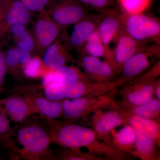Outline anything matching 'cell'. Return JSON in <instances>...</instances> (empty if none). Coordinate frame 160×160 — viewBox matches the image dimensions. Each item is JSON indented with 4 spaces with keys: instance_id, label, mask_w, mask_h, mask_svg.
Listing matches in <instances>:
<instances>
[{
    "instance_id": "9c48e42d",
    "label": "cell",
    "mask_w": 160,
    "mask_h": 160,
    "mask_svg": "<svg viewBox=\"0 0 160 160\" xmlns=\"http://www.w3.org/2000/svg\"><path fill=\"white\" fill-rule=\"evenodd\" d=\"M90 124L99 135L108 141H112L108 135L109 132L119 126L127 125L124 115L112 105L109 110H99L92 114Z\"/></svg>"
},
{
    "instance_id": "52a82bcc",
    "label": "cell",
    "mask_w": 160,
    "mask_h": 160,
    "mask_svg": "<svg viewBox=\"0 0 160 160\" xmlns=\"http://www.w3.org/2000/svg\"><path fill=\"white\" fill-rule=\"evenodd\" d=\"M160 44L154 43L133 55L123 64L119 77L116 80L119 87L147 71L160 57Z\"/></svg>"
},
{
    "instance_id": "ba28073f",
    "label": "cell",
    "mask_w": 160,
    "mask_h": 160,
    "mask_svg": "<svg viewBox=\"0 0 160 160\" xmlns=\"http://www.w3.org/2000/svg\"><path fill=\"white\" fill-rule=\"evenodd\" d=\"M114 41V48L110 49L104 59L118 75L125 62L133 55L145 50L149 46L148 44L139 42L132 37L124 30L123 27Z\"/></svg>"
},
{
    "instance_id": "4dcf8cb0",
    "label": "cell",
    "mask_w": 160,
    "mask_h": 160,
    "mask_svg": "<svg viewBox=\"0 0 160 160\" xmlns=\"http://www.w3.org/2000/svg\"><path fill=\"white\" fill-rule=\"evenodd\" d=\"M6 66L5 61V56L2 52H0V87L2 84L6 75Z\"/></svg>"
},
{
    "instance_id": "d6986e66",
    "label": "cell",
    "mask_w": 160,
    "mask_h": 160,
    "mask_svg": "<svg viewBox=\"0 0 160 160\" xmlns=\"http://www.w3.org/2000/svg\"><path fill=\"white\" fill-rule=\"evenodd\" d=\"M125 126L119 131L113 134L112 142L118 149L129 153L134 146L136 131L128 124Z\"/></svg>"
},
{
    "instance_id": "e0dca14e",
    "label": "cell",
    "mask_w": 160,
    "mask_h": 160,
    "mask_svg": "<svg viewBox=\"0 0 160 160\" xmlns=\"http://www.w3.org/2000/svg\"><path fill=\"white\" fill-rule=\"evenodd\" d=\"M31 101L33 112H39L50 120L62 117L63 114L62 101L51 100L43 97H37Z\"/></svg>"
},
{
    "instance_id": "4316f807",
    "label": "cell",
    "mask_w": 160,
    "mask_h": 160,
    "mask_svg": "<svg viewBox=\"0 0 160 160\" xmlns=\"http://www.w3.org/2000/svg\"><path fill=\"white\" fill-rule=\"evenodd\" d=\"M42 61L38 57L31 58L28 63L24 65L23 72L27 77L36 78L42 73Z\"/></svg>"
},
{
    "instance_id": "277c9868",
    "label": "cell",
    "mask_w": 160,
    "mask_h": 160,
    "mask_svg": "<svg viewBox=\"0 0 160 160\" xmlns=\"http://www.w3.org/2000/svg\"><path fill=\"white\" fill-rule=\"evenodd\" d=\"M160 75L159 60L151 68L120 87V102L125 106H139L149 102L154 97L155 83Z\"/></svg>"
},
{
    "instance_id": "5b68a950",
    "label": "cell",
    "mask_w": 160,
    "mask_h": 160,
    "mask_svg": "<svg viewBox=\"0 0 160 160\" xmlns=\"http://www.w3.org/2000/svg\"><path fill=\"white\" fill-rule=\"evenodd\" d=\"M123 28L129 35L142 42H160V22L158 18L144 12L128 14L121 12Z\"/></svg>"
},
{
    "instance_id": "d4e9b609",
    "label": "cell",
    "mask_w": 160,
    "mask_h": 160,
    "mask_svg": "<svg viewBox=\"0 0 160 160\" xmlns=\"http://www.w3.org/2000/svg\"><path fill=\"white\" fill-rule=\"evenodd\" d=\"M152 0H118L121 11L128 14L142 13L148 9Z\"/></svg>"
},
{
    "instance_id": "f1b7e54d",
    "label": "cell",
    "mask_w": 160,
    "mask_h": 160,
    "mask_svg": "<svg viewBox=\"0 0 160 160\" xmlns=\"http://www.w3.org/2000/svg\"><path fill=\"white\" fill-rule=\"evenodd\" d=\"M29 11H42L49 0H19Z\"/></svg>"
},
{
    "instance_id": "5bb4252c",
    "label": "cell",
    "mask_w": 160,
    "mask_h": 160,
    "mask_svg": "<svg viewBox=\"0 0 160 160\" xmlns=\"http://www.w3.org/2000/svg\"><path fill=\"white\" fill-rule=\"evenodd\" d=\"M102 14L101 12L96 15L90 14L75 24L69 37L72 46L82 48L88 38L96 30Z\"/></svg>"
},
{
    "instance_id": "3957f363",
    "label": "cell",
    "mask_w": 160,
    "mask_h": 160,
    "mask_svg": "<svg viewBox=\"0 0 160 160\" xmlns=\"http://www.w3.org/2000/svg\"><path fill=\"white\" fill-rule=\"evenodd\" d=\"M118 87L116 80L106 83H95L91 81L72 82H58L44 87L45 97L54 101L75 98L104 94Z\"/></svg>"
},
{
    "instance_id": "2e32d148",
    "label": "cell",
    "mask_w": 160,
    "mask_h": 160,
    "mask_svg": "<svg viewBox=\"0 0 160 160\" xmlns=\"http://www.w3.org/2000/svg\"><path fill=\"white\" fill-rule=\"evenodd\" d=\"M158 147L151 138L136 132L134 146L129 153L142 160H159Z\"/></svg>"
},
{
    "instance_id": "7c38bea8",
    "label": "cell",
    "mask_w": 160,
    "mask_h": 160,
    "mask_svg": "<svg viewBox=\"0 0 160 160\" xmlns=\"http://www.w3.org/2000/svg\"><path fill=\"white\" fill-rule=\"evenodd\" d=\"M52 13L55 23L60 26L75 24L89 15L88 10L76 0H63Z\"/></svg>"
},
{
    "instance_id": "603a6c76",
    "label": "cell",
    "mask_w": 160,
    "mask_h": 160,
    "mask_svg": "<svg viewBox=\"0 0 160 160\" xmlns=\"http://www.w3.org/2000/svg\"><path fill=\"white\" fill-rule=\"evenodd\" d=\"M30 19L29 11L19 0L12 3L6 15V22L10 26L25 25Z\"/></svg>"
},
{
    "instance_id": "484cf974",
    "label": "cell",
    "mask_w": 160,
    "mask_h": 160,
    "mask_svg": "<svg viewBox=\"0 0 160 160\" xmlns=\"http://www.w3.org/2000/svg\"><path fill=\"white\" fill-rule=\"evenodd\" d=\"M80 4L97 10L101 13L105 12L108 9L114 8V0H76Z\"/></svg>"
},
{
    "instance_id": "9a60e30c",
    "label": "cell",
    "mask_w": 160,
    "mask_h": 160,
    "mask_svg": "<svg viewBox=\"0 0 160 160\" xmlns=\"http://www.w3.org/2000/svg\"><path fill=\"white\" fill-rule=\"evenodd\" d=\"M3 103L5 111L16 123L23 122L33 113L32 103L28 98L11 97L5 100Z\"/></svg>"
},
{
    "instance_id": "d6a6232c",
    "label": "cell",
    "mask_w": 160,
    "mask_h": 160,
    "mask_svg": "<svg viewBox=\"0 0 160 160\" xmlns=\"http://www.w3.org/2000/svg\"><path fill=\"white\" fill-rule=\"evenodd\" d=\"M154 95L160 101V80L157 79L156 81L154 86Z\"/></svg>"
},
{
    "instance_id": "44dd1931",
    "label": "cell",
    "mask_w": 160,
    "mask_h": 160,
    "mask_svg": "<svg viewBox=\"0 0 160 160\" xmlns=\"http://www.w3.org/2000/svg\"><path fill=\"white\" fill-rule=\"evenodd\" d=\"M120 104L126 109L136 115L152 120L160 119V101L153 98L149 102L139 106H127Z\"/></svg>"
},
{
    "instance_id": "30bf717a",
    "label": "cell",
    "mask_w": 160,
    "mask_h": 160,
    "mask_svg": "<svg viewBox=\"0 0 160 160\" xmlns=\"http://www.w3.org/2000/svg\"><path fill=\"white\" fill-rule=\"evenodd\" d=\"M112 105L122 112L128 125L136 131L150 138L160 146V119H149L135 114L124 108L119 102L115 101Z\"/></svg>"
},
{
    "instance_id": "1f68e13d",
    "label": "cell",
    "mask_w": 160,
    "mask_h": 160,
    "mask_svg": "<svg viewBox=\"0 0 160 160\" xmlns=\"http://www.w3.org/2000/svg\"><path fill=\"white\" fill-rule=\"evenodd\" d=\"M11 30L12 34L17 38L18 37L26 31V28L24 25H14L12 26Z\"/></svg>"
},
{
    "instance_id": "ac0fdd59",
    "label": "cell",
    "mask_w": 160,
    "mask_h": 160,
    "mask_svg": "<svg viewBox=\"0 0 160 160\" xmlns=\"http://www.w3.org/2000/svg\"><path fill=\"white\" fill-rule=\"evenodd\" d=\"M35 31L40 44L43 47H48L58 37L60 28L54 22L41 20L38 21L36 25Z\"/></svg>"
},
{
    "instance_id": "8992f818",
    "label": "cell",
    "mask_w": 160,
    "mask_h": 160,
    "mask_svg": "<svg viewBox=\"0 0 160 160\" xmlns=\"http://www.w3.org/2000/svg\"><path fill=\"white\" fill-rule=\"evenodd\" d=\"M117 89L98 95L63 100V114L69 121H73L109 109L115 101Z\"/></svg>"
},
{
    "instance_id": "83f0119b",
    "label": "cell",
    "mask_w": 160,
    "mask_h": 160,
    "mask_svg": "<svg viewBox=\"0 0 160 160\" xmlns=\"http://www.w3.org/2000/svg\"><path fill=\"white\" fill-rule=\"evenodd\" d=\"M18 41L17 43L18 48L23 51L30 52L34 48L33 39L27 31L17 38Z\"/></svg>"
},
{
    "instance_id": "7402d4cb",
    "label": "cell",
    "mask_w": 160,
    "mask_h": 160,
    "mask_svg": "<svg viewBox=\"0 0 160 160\" xmlns=\"http://www.w3.org/2000/svg\"><path fill=\"white\" fill-rule=\"evenodd\" d=\"M82 49L84 55L104 58L110 50L104 45L97 29L88 38Z\"/></svg>"
},
{
    "instance_id": "ffe728a7",
    "label": "cell",
    "mask_w": 160,
    "mask_h": 160,
    "mask_svg": "<svg viewBox=\"0 0 160 160\" xmlns=\"http://www.w3.org/2000/svg\"><path fill=\"white\" fill-rule=\"evenodd\" d=\"M68 58L63 49L55 43H52L48 46L44 53L43 62L47 68L54 70L65 66Z\"/></svg>"
},
{
    "instance_id": "f546056e",
    "label": "cell",
    "mask_w": 160,
    "mask_h": 160,
    "mask_svg": "<svg viewBox=\"0 0 160 160\" xmlns=\"http://www.w3.org/2000/svg\"><path fill=\"white\" fill-rule=\"evenodd\" d=\"M11 130L9 120L5 112L0 111V137L5 136Z\"/></svg>"
},
{
    "instance_id": "4fadbf2b",
    "label": "cell",
    "mask_w": 160,
    "mask_h": 160,
    "mask_svg": "<svg viewBox=\"0 0 160 160\" xmlns=\"http://www.w3.org/2000/svg\"><path fill=\"white\" fill-rule=\"evenodd\" d=\"M97 31L104 45L107 48L114 41L123 28L121 12L115 8L102 13Z\"/></svg>"
},
{
    "instance_id": "8fae6325",
    "label": "cell",
    "mask_w": 160,
    "mask_h": 160,
    "mask_svg": "<svg viewBox=\"0 0 160 160\" xmlns=\"http://www.w3.org/2000/svg\"><path fill=\"white\" fill-rule=\"evenodd\" d=\"M81 65L85 71L84 73L93 82H108L113 81L118 75L109 63L99 58L84 55Z\"/></svg>"
},
{
    "instance_id": "7a4b0ae2",
    "label": "cell",
    "mask_w": 160,
    "mask_h": 160,
    "mask_svg": "<svg viewBox=\"0 0 160 160\" xmlns=\"http://www.w3.org/2000/svg\"><path fill=\"white\" fill-rule=\"evenodd\" d=\"M18 141L22 149L19 152L26 159L56 160L52 151L48 130L35 124H27L18 131Z\"/></svg>"
},
{
    "instance_id": "cb8c5ba5",
    "label": "cell",
    "mask_w": 160,
    "mask_h": 160,
    "mask_svg": "<svg viewBox=\"0 0 160 160\" xmlns=\"http://www.w3.org/2000/svg\"><path fill=\"white\" fill-rule=\"evenodd\" d=\"M60 82H72L78 81H89L86 74L74 66H63L54 70Z\"/></svg>"
},
{
    "instance_id": "6da1fadb",
    "label": "cell",
    "mask_w": 160,
    "mask_h": 160,
    "mask_svg": "<svg viewBox=\"0 0 160 160\" xmlns=\"http://www.w3.org/2000/svg\"><path fill=\"white\" fill-rule=\"evenodd\" d=\"M49 123L48 131L52 142L64 148L79 152L81 148L85 147L88 154L101 160H130L133 158L118 149L112 142L102 138L92 128L69 121L51 120Z\"/></svg>"
}]
</instances>
